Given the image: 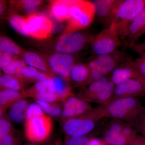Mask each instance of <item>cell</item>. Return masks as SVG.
I'll use <instances>...</instances> for the list:
<instances>
[{"mask_svg": "<svg viewBox=\"0 0 145 145\" xmlns=\"http://www.w3.org/2000/svg\"><path fill=\"white\" fill-rule=\"evenodd\" d=\"M102 117H109L127 123L135 128L144 106L139 98H125L100 105Z\"/></svg>", "mask_w": 145, "mask_h": 145, "instance_id": "1", "label": "cell"}, {"mask_svg": "<svg viewBox=\"0 0 145 145\" xmlns=\"http://www.w3.org/2000/svg\"><path fill=\"white\" fill-rule=\"evenodd\" d=\"M145 7V0L118 1L112 13L110 25L112 23L116 24L122 42L127 37L129 24Z\"/></svg>", "mask_w": 145, "mask_h": 145, "instance_id": "2", "label": "cell"}, {"mask_svg": "<svg viewBox=\"0 0 145 145\" xmlns=\"http://www.w3.org/2000/svg\"><path fill=\"white\" fill-rule=\"evenodd\" d=\"M132 61L125 52L118 50L111 54L96 55L87 64L91 71L88 85L94 81L109 76L119 65L128 64Z\"/></svg>", "mask_w": 145, "mask_h": 145, "instance_id": "3", "label": "cell"}, {"mask_svg": "<svg viewBox=\"0 0 145 145\" xmlns=\"http://www.w3.org/2000/svg\"><path fill=\"white\" fill-rule=\"evenodd\" d=\"M69 14L63 34L77 32L89 25L96 16L95 7L90 1H71Z\"/></svg>", "mask_w": 145, "mask_h": 145, "instance_id": "4", "label": "cell"}, {"mask_svg": "<svg viewBox=\"0 0 145 145\" xmlns=\"http://www.w3.org/2000/svg\"><path fill=\"white\" fill-rule=\"evenodd\" d=\"M90 43L93 54L96 56L111 54L118 50L122 42L116 24L112 23L108 27L92 36Z\"/></svg>", "mask_w": 145, "mask_h": 145, "instance_id": "5", "label": "cell"}, {"mask_svg": "<svg viewBox=\"0 0 145 145\" xmlns=\"http://www.w3.org/2000/svg\"><path fill=\"white\" fill-rule=\"evenodd\" d=\"M100 113L97 107L87 114L67 120L63 126L64 131L70 137L85 136L102 118Z\"/></svg>", "mask_w": 145, "mask_h": 145, "instance_id": "6", "label": "cell"}, {"mask_svg": "<svg viewBox=\"0 0 145 145\" xmlns=\"http://www.w3.org/2000/svg\"><path fill=\"white\" fill-rule=\"evenodd\" d=\"M24 28L27 36L37 40H44L53 34L52 21L42 12L24 16Z\"/></svg>", "mask_w": 145, "mask_h": 145, "instance_id": "7", "label": "cell"}, {"mask_svg": "<svg viewBox=\"0 0 145 145\" xmlns=\"http://www.w3.org/2000/svg\"><path fill=\"white\" fill-rule=\"evenodd\" d=\"M52 129L51 117L45 115L40 117L25 119L24 132L30 142H42L49 137Z\"/></svg>", "mask_w": 145, "mask_h": 145, "instance_id": "8", "label": "cell"}, {"mask_svg": "<svg viewBox=\"0 0 145 145\" xmlns=\"http://www.w3.org/2000/svg\"><path fill=\"white\" fill-rule=\"evenodd\" d=\"M91 37L78 32L63 34L55 42L54 50L57 53L70 54L79 52L90 42Z\"/></svg>", "mask_w": 145, "mask_h": 145, "instance_id": "9", "label": "cell"}, {"mask_svg": "<svg viewBox=\"0 0 145 145\" xmlns=\"http://www.w3.org/2000/svg\"><path fill=\"white\" fill-rule=\"evenodd\" d=\"M47 62L54 75L67 82L70 80V73L75 64V58L70 54L54 53L47 56Z\"/></svg>", "mask_w": 145, "mask_h": 145, "instance_id": "10", "label": "cell"}, {"mask_svg": "<svg viewBox=\"0 0 145 145\" xmlns=\"http://www.w3.org/2000/svg\"><path fill=\"white\" fill-rule=\"evenodd\" d=\"M140 97H145V85L139 80L130 79L115 86L110 102L121 98Z\"/></svg>", "mask_w": 145, "mask_h": 145, "instance_id": "11", "label": "cell"}, {"mask_svg": "<svg viewBox=\"0 0 145 145\" xmlns=\"http://www.w3.org/2000/svg\"><path fill=\"white\" fill-rule=\"evenodd\" d=\"M93 109L88 102L79 97L71 96L64 102L62 117L66 121L87 114Z\"/></svg>", "mask_w": 145, "mask_h": 145, "instance_id": "12", "label": "cell"}, {"mask_svg": "<svg viewBox=\"0 0 145 145\" xmlns=\"http://www.w3.org/2000/svg\"><path fill=\"white\" fill-rule=\"evenodd\" d=\"M126 124L114 119L105 129L102 141L108 145H128L130 140L122 133L123 127Z\"/></svg>", "mask_w": 145, "mask_h": 145, "instance_id": "13", "label": "cell"}, {"mask_svg": "<svg viewBox=\"0 0 145 145\" xmlns=\"http://www.w3.org/2000/svg\"><path fill=\"white\" fill-rule=\"evenodd\" d=\"M110 80L115 86L130 79L139 80L145 85V77L140 75L129 64L120 65L110 75Z\"/></svg>", "mask_w": 145, "mask_h": 145, "instance_id": "14", "label": "cell"}, {"mask_svg": "<svg viewBox=\"0 0 145 145\" xmlns=\"http://www.w3.org/2000/svg\"><path fill=\"white\" fill-rule=\"evenodd\" d=\"M118 0H94L91 1L95 9L96 16L102 23L110 26L112 13Z\"/></svg>", "mask_w": 145, "mask_h": 145, "instance_id": "15", "label": "cell"}, {"mask_svg": "<svg viewBox=\"0 0 145 145\" xmlns=\"http://www.w3.org/2000/svg\"><path fill=\"white\" fill-rule=\"evenodd\" d=\"M145 31V7L131 21L127 30V40L122 43H136Z\"/></svg>", "mask_w": 145, "mask_h": 145, "instance_id": "16", "label": "cell"}, {"mask_svg": "<svg viewBox=\"0 0 145 145\" xmlns=\"http://www.w3.org/2000/svg\"><path fill=\"white\" fill-rule=\"evenodd\" d=\"M48 90L57 94L61 101L65 102L70 96H72L71 88L68 82L64 79L54 75L47 80Z\"/></svg>", "mask_w": 145, "mask_h": 145, "instance_id": "17", "label": "cell"}, {"mask_svg": "<svg viewBox=\"0 0 145 145\" xmlns=\"http://www.w3.org/2000/svg\"><path fill=\"white\" fill-rule=\"evenodd\" d=\"M71 1H50L48 10L57 20L63 22L70 18V8Z\"/></svg>", "mask_w": 145, "mask_h": 145, "instance_id": "18", "label": "cell"}, {"mask_svg": "<svg viewBox=\"0 0 145 145\" xmlns=\"http://www.w3.org/2000/svg\"><path fill=\"white\" fill-rule=\"evenodd\" d=\"M110 81L109 75L92 82L89 84L88 87L81 91L79 94V98L88 103H93L97 94Z\"/></svg>", "mask_w": 145, "mask_h": 145, "instance_id": "19", "label": "cell"}, {"mask_svg": "<svg viewBox=\"0 0 145 145\" xmlns=\"http://www.w3.org/2000/svg\"><path fill=\"white\" fill-rule=\"evenodd\" d=\"M91 71L87 64L82 63H75L70 73V80L75 84L84 86L88 85Z\"/></svg>", "mask_w": 145, "mask_h": 145, "instance_id": "20", "label": "cell"}, {"mask_svg": "<svg viewBox=\"0 0 145 145\" xmlns=\"http://www.w3.org/2000/svg\"><path fill=\"white\" fill-rule=\"evenodd\" d=\"M22 57L26 64L50 75H54L46 60L37 53L24 50Z\"/></svg>", "mask_w": 145, "mask_h": 145, "instance_id": "21", "label": "cell"}, {"mask_svg": "<svg viewBox=\"0 0 145 145\" xmlns=\"http://www.w3.org/2000/svg\"><path fill=\"white\" fill-rule=\"evenodd\" d=\"M27 97L25 91H20L8 89H1L0 91L1 113L5 112L6 109L16 102Z\"/></svg>", "mask_w": 145, "mask_h": 145, "instance_id": "22", "label": "cell"}, {"mask_svg": "<svg viewBox=\"0 0 145 145\" xmlns=\"http://www.w3.org/2000/svg\"><path fill=\"white\" fill-rule=\"evenodd\" d=\"M28 102L25 99H21L10 106L8 117L10 121L20 123L25 120V114L29 106Z\"/></svg>", "mask_w": 145, "mask_h": 145, "instance_id": "23", "label": "cell"}, {"mask_svg": "<svg viewBox=\"0 0 145 145\" xmlns=\"http://www.w3.org/2000/svg\"><path fill=\"white\" fill-rule=\"evenodd\" d=\"M10 6L12 9L24 12L27 15L34 13L43 3L38 0H23L11 1Z\"/></svg>", "mask_w": 145, "mask_h": 145, "instance_id": "24", "label": "cell"}, {"mask_svg": "<svg viewBox=\"0 0 145 145\" xmlns=\"http://www.w3.org/2000/svg\"><path fill=\"white\" fill-rule=\"evenodd\" d=\"M21 75L23 82L26 80L36 83L46 80L48 78L55 75H50L35 68L27 66L23 69Z\"/></svg>", "mask_w": 145, "mask_h": 145, "instance_id": "25", "label": "cell"}, {"mask_svg": "<svg viewBox=\"0 0 145 145\" xmlns=\"http://www.w3.org/2000/svg\"><path fill=\"white\" fill-rule=\"evenodd\" d=\"M1 89H8L17 91H23V82L13 75H1L0 78Z\"/></svg>", "mask_w": 145, "mask_h": 145, "instance_id": "26", "label": "cell"}, {"mask_svg": "<svg viewBox=\"0 0 145 145\" xmlns=\"http://www.w3.org/2000/svg\"><path fill=\"white\" fill-rule=\"evenodd\" d=\"M115 87L113 83L110 81L97 94L93 103L100 104V105L109 103L113 96Z\"/></svg>", "mask_w": 145, "mask_h": 145, "instance_id": "27", "label": "cell"}, {"mask_svg": "<svg viewBox=\"0 0 145 145\" xmlns=\"http://www.w3.org/2000/svg\"><path fill=\"white\" fill-rule=\"evenodd\" d=\"M0 51L1 52H7L18 57L22 56L24 50L9 38L5 36H1Z\"/></svg>", "mask_w": 145, "mask_h": 145, "instance_id": "28", "label": "cell"}, {"mask_svg": "<svg viewBox=\"0 0 145 145\" xmlns=\"http://www.w3.org/2000/svg\"><path fill=\"white\" fill-rule=\"evenodd\" d=\"M27 66L26 63L23 59L18 58L3 68L2 70L5 74L16 76L23 82L21 72L23 69Z\"/></svg>", "mask_w": 145, "mask_h": 145, "instance_id": "29", "label": "cell"}, {"mask_svg": "<svg viewBox=\"0 0 145 145\" xmlns=\"http://www.w3.org/2000/svg\"><path fill=\"white\" fill-rule=\"evenodd\" d=\"M8 17V23L11 27L17 33L27 36L25 30L24 17L12 11Z\"/></svg>", "mask_w": 145, "mask_h": 145, "instance_id": "30", "label": "cell"}, {"mask_svg": "<svg viewBox=\"0 0 145 145\" xmlns=\"http://www.w3.org/2000/svg\"><path fill=\"white\" fill-rule=\"evenodd\" d=\"M36 102L45 113L50 116L57 117L62 114V111L61 108L56 103H51L39 100H36Z\"/></svg>", "mask_w": 145, "mask_h": 145, "instance_id": "31", "label": "cell"}, {"mask_svg": "<svg viewBox=\"0 0 145 145\" xmlns=\"http://www.w3.org/2000/svg\"><path fill=\"white\" fill-rule=\"evenodd\" d=\"M9 117L5 112L1 115L0 119V137L13 133L14 130Z\"/></svg>", "mask_w": 145, "mask_h": 145, "instance_id": "32", "label": "cell"}, {"mask_svg": "<svg viewBox=\"0 0 145 145\" xmlns=\"http://www.w3.org/2000/svg\"><path fill=\"white\" fill-rule=\"evenodd\" d=\"M31 97L34 98L35 100H39L51 103L61 101L59 96L55 93L50 92L49 91L35 93Z\"/></svg>", "mask_w": 145, "mask_h": 145, "instance_id": "33", "label": "cell"}, {"mask_svg": "<svg viewBox=\"0 0 145 145\" xmlns=\"http://www.w3.org/2000/svg\"><path fill=\"white\" fill-rule=\"evenodd\" d=\"M46 115L43 110L37 103H32L29 105L25 114V119L33 117H40Z\"/></svg>", "mask_w": 145, "mask_h": 145, "instance_id": "34", "label": "cell"}, {"mask_svg": "<svg viewBox=\"0 0 145 145\" xmlns=\"http://www.w3.org/2000/svg\"><path fill=\"white\" fill-rule=\"evenodd\" d=\"M47 80L36 83L33 87L25 91L27 97H31L32 95L36 93H40L49 91L48 87Z\"/></svg>", "mask_w": 145, "mask_h": 145, "instance_id": "35", "label": "cell"}, {"mask_svg": "<svg viewBox=\"0 0 145 145\" xmlns=\"http://www.w3.org/2000/svg\"><path fill=\"white\" fill-rule=\"evenodd\" d=\"M140 56L141 57L135 61H131L129 64L139 74L145 77V52Z\"/></svg>", "mask_w": 145, "mask_h": 145, "instance_id": "36", "label": "cell"}, {"mask_svg": "<svg viewBox=\"0 0 145 145\" xmlns=\"http://www.w3.org/2000/svg\"><path fill=\"white\" fill-rule=\"evenodd\" d=\"M89 140L85 136L70 137L64 145H88Z\"/></svg>", "mask_w": 145, "mask_h": 145, "instance_id": "37", "label": "cell"}, {"mask_svg": "<svg viewBox=\"0 0 145 145\" xmlns=\"http://www.w3.org/2000/svg\"><path fill=\"white\" fill-rule=\"evenodd\" d=\"M19 58L18 56L7 52H1L0 54V66L1 69L12 62L14 60Z\"/></svg>", "mask_w": 145, "mask_h": 145, "instance_id": "38", "label": "cell"}, {"mask_svg": "<svg viewBox=\"0 0 145 145\" xmlns=\"http://www.w3.org/2000/svg\"><path fill=\"white\" fill-rule=\"evenodd\" d=\"M122 45L133 50L140 55L145 52V40L140 43H123Z\"/></svg>", "mask_w": 145, "mask_h": 145, "instance_id": "39", "label": "cell"}, {"mask_svg": "<svg viewBox=\"0 0 145 145\" xmlns=\"http://www.w3.org/2000/svg\"><path fill=\"white\" fill-rule=\"evenodd\" d=\"M18 138L13 133L0 137V145H18Z\"/></svg>", "mask_w": 145, "mask_h": 145, "instance_id": "40", "label": "cell"}, {"mask_svg": "<svg viewBox=\"0 0 145 145\" xmlns=\"http://www.w3.org/2000/svg\"><path fill=\"white\" fill-rule=\"evenodd\" d=\"M135 129L137 132L141 133L142 135L145 137V106L140 115Z\"/></svg>", "mask_w": 145, "mask_h": 145, "instance_id": "41", "label": "cell"}, {"mask_svg": "<svg viewBox=\"0 0 145 145\" xmlns=\"http://www.w3.org/2000/svg\"><path fill=\"white\" fill-rule=\"evenodd\" d=\"M128 145H145V136L137 134L131 140Z\"/></svg>", "mask_w": 145, "mask_h": 145, "instance_id": "42", "label": "cell"}, {"mask_svg": "<svg viewBox=\"0 0 145 145\" xmlns=\"http://www.w3.org/2000/svg\"><path fill=\"white\" fill-rule=\"evenodd\" d=\"M5 1H0V14L3 15L5 9Z\"/></svg>", "mask_w": 145, "mask_h": 145, "instance_id": "43", "label": "cell"}, {"mask_svg": "<svg viewBox=\"0 0 145 145\" xmlns=\"http://www.w3.org/2000/svg\"><path fill=\"white\" fill-rule=\"evenodd\" d=\"M37 144H38V143L30 142L29 143V144H27L25 145H39Z\"/></svg>", "mask_w": 145, "mask_h": 145, "instance_id": "44", "label": "cell"}, {"mask_svg": "<svg viewBox=\"0 0 145 145\" xmlns=\"http://www.w3.org/2000/svg\"><path fill=\"white\" fill-rule=\"evenodd\" d=\"M93 145H108L106 144L105 143L103 142V143H101V144H94Z\"/></svg>", "mask_w": 145, "mask_h": 145, "instance_id": "45", "label": "cell"}, {"mask_svg": "<svg viewBox=\"0 0 145 145\" xmlns=\"http://www.w3.org/2000/svg\"><path fill=\"white\" fill-rule=\"evenodd\" d=\"M55 145H60L59 144H57Z\"/></svg>", "mask_w": 145, "mask_h": 145, "instance_id": "46", "label": "cell"}, {"mask_svg": "<svg viewBox=\"0 0 145 145\" xmlns=\"http://www.w3.org/2000/svg\"><path fill=\"white\" fill-rule=\"evenodd\" d=\"M144 34H145V32H144Z\"/></svg>", "mask_w": 145, "mask_h": 145, "instance_id": "47", "label": "cell"}]
</instances>
